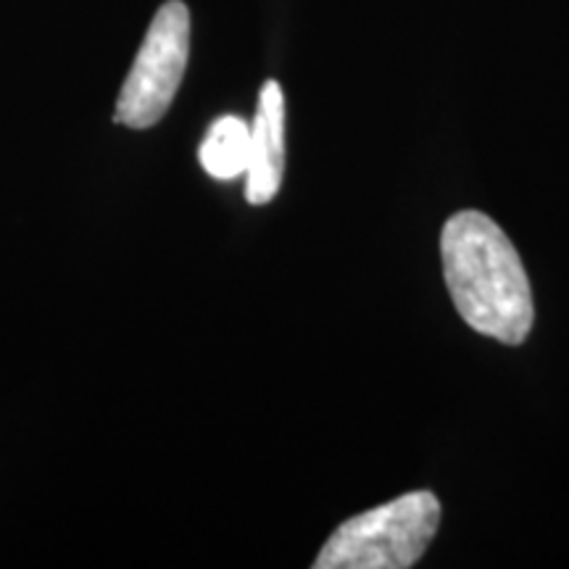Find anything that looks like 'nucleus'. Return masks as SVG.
I'll use <instances>...</instances> for the list:
<instances>
[{
    "label": "nucleus",
    "instance_id": "obj_1",
    "mask_svg": "<svg viewBox=\"0 0 569 569\" xmlns=\"http://www.w3.org/2000/svg\"><path fill=\"white\" fill-rule=\"evenodd\" d=\"M448 296L459 317L498 343H525L536 319L528 272L507 232L482 211H459L440 232Z\"/></svg>",
    "mask_w": 569,
    "mask_h": 569
},
{
    "label": "nucleus",
    "instance_id": "obj_2",
    "mask_svg": "<svg viewBox=\"0 0 569 569\" xmlns=\"http://www.w3.org/2000/svg\"><path fill=\"white\" fill-rule=\"evenodd\" d=\"M440 528V501L430 490L398 496L346 519L327 538L317 569H407L425 557Z\"/></svg>",
    "mask_w": 569,
    "mask_h": 569
},
{
    "label": "nucleus",
    "instance_id": "obj_3",
    "mask_svg": "<svg viewBox=\"0 0 569 569\" xmlns=\"http://www.w3.org/2000/svg\"><path fill=\"white\" fill-rule=\"evenodd\" d=\"M190 59V11L182 0L163 3L142 40L130 77L119 92L113 122L146 130L172 106Z\"/></svg>",
    "mask_w": 569,
    "mask_h": 569
},
{
    "label": "nucleus",
    "instance_id": "obj_4",
    "mask_svg": "<svg viewBox=\"0 0 569 569\" xmlns=\"http://www.w3.org/2000/svg\"><path fill=\"white\" fill-rule=\"evenodd\" d=\"M284 172V96L277 80L259 92V109L251 124V159L246 172V198L264 206L280 193Z\"/></svg>",
    "mask_w": 569,
    "mask_h": 569
},
{
    "label": "nucleus",
    "instance_id": "obj_5",
    "mask_svg": "<svg viewBox=\"0 0 569 569\" xmlns=\"http://www.w3.org/2000/svg\"><path fill=\"white\" fill-rule=\"evenodd\" d=\"M198 159L213 180H234L246 174L251 159V124L240 117L217 119L201 142Z\"/></svg>",
    "mask_w": 569,
    "mask_h": 569
}]
</instances>
